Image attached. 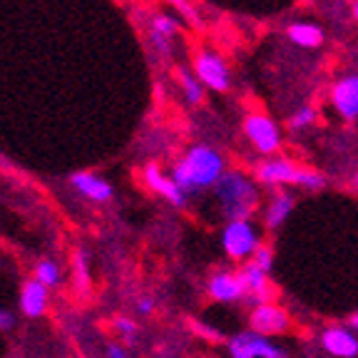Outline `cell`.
Listing matches in <instances>:
<instances>
[{
    "instance_id": "1",
    "label": "cell",
    "mask_w": 358,
    "mask_h": 358,
    "mask_svg": "<svg viewBox=\"0 0 358 358\" xmlns=\"http://www.w3.org/2000/svg\"><path fill=\"white\" fill-rule=\"evenodd\" d=\"M224 172L227 162L222 152L209 145H194L172 169V179L185 194H194V192L214 189Z\"/></svg>"
},
{
    "instance_id": "2",
    "label": "cell",
    "mask_w": 358,
    "mask_h": 358,
    "mask_svg": "<svg viewBox=\"0 0 358 358\" xmlns=\"http://www.w3.org/2000/svg\"><path fill=\"white\" fill-rule=\"evenodd\" d=\"M219 201V212L234 222V219H252L259 207V182L246 177L244 172H227L214 187Z\"/></svg>"
},
{
    "instance_id": "3",
    "label": "cell",
    "mask_w": 358,
    "mask_h": 358,
    "mask_svg": "<svg viewBox=\"0 0 358 358\" xmlns=\"http://www.w3.org/2000/svg\"><path fill=\"white\" fill-rule=\"evenodd\" d=\"M254 179L264 187H289L296 185L303 189H321L326 187V177L313 169H303L291 164L289 159H266V162L257 164Z\"/></svg>"
},
{
    "instance_id": "4",
    "label": "cell",
    "mask_w": 358,
    "mask_h": 358,
    "mask_svg": "<svg viewBox=\"0 0 358 358\" xmlns=\"http://www.w3.org/2000/svg\"><path fill=\"white\" fill-rule=\"evenodd\" d=\"M262 246V229L252 219H234L222 229V249L231 262H249Z\"/></svg>"
},
{
    "instance_id": "5",
    "label": "cell",
    "mask_w": 358,
    "mask_h": 358,
    "mask_svg": "<svg viewBox=\"0 0 358 358\" xmlns=\"http://www.w3.org/2000/svg\"><path fill=\"white\" fill-rule=\"evenodd\" d=\"M244 134L246 140L257 147V152L262 155H276L281 147V129L279 124L274 122L271 117L262 115V112H252L246 115L244 120Z\"/></svg>"
},
{
    "instance_id": "6",
    "label": "cell",
    "mask_w": 358,
    "mask_h": 358,
    "mask_svg": "<svg viewBox=\"0 0 358 358\" xmlns=\"http://www.w3.org/2000/svg\"><path fill=\"white\" fill-rule=\"evenodd\" d=\"M194 75L207 90L214 92H227L231 85L229 67L224 62V57L214 50H199L194 55Z\"/></svg>"
},
{
    "instance_id": "7",
    "label": "cell",
    "mask_w": 358,
    "mask_h": 358,
    "mask_svg": "<svg viewBox=\"0 0 358 358\" xmlns=\"http://www.w3.org/2000/svg\"><path fill=\"white\" fill-rule=\"evenodd\" d=\"M231 358H286V351L257 331H244L229 341Z\"/></svg>"
},
{
    "instance_id": "8",
    "label": "cell",
    "mask_w": 358,
    "mask_h": 358,
    "mask_svg": "<svg viewBox=\"0 0 358 358\" xmlns=\"http://www.w3.org/2000/svg\"><path fill=\"white\" fill-rule=\"evenodd\" d=\"M249 324H252V331H257V334H262V336H281L289 331L291 316L286 308L276 306V303H271V301H264L254 306Z\"/></svg>"
},
{
    "instance_id": "9",
    "label": "cell",
    "mask_w": 358,
    "mask_h": 358,
    "mask_svg": "<svg viewBox=\"0 0 358 358\" xmlns=\"http://www.w3.org/2000/svg\"><path fill=\"white\" fill-rule=\"evenodd\" d=\"M329 97H331L334 110L338 112L343 120H348V122L358 120V73L341 75V78L331 85Z\"/></svg>"
},
{
    "instance_id": "10",
    "label": "cell",
    "mask_w": 358,
    "mask_h": 358,
    "mask_svg": "<svg viewBox=\"0 0 358 358\" xmlns=\"http://www.w3.org/2000/svg\"><path fill=\"white\" fill-rule=\"evenodd\" d=\"M209 299L219 303H236L241 299H246L244 284H241L236 271H217L209 279Z\"/></svg>"
},
{
    "instance_id": "11",
    "label": "cell",
    "mask_w": 358,
    "mask_h": 358,
    "mask_svg": "<svg viewBox=\"0 0 358 358\" xmlns=\"http://www.w3.org/2000/svg\"><path fill=\"white\" fill-rule=\"evenodd\" d=\"M145 182L152 192H157L159 196L174 204V207H185L187 204V194L182 192V187L172 179V174H164L157 164H147L145 167Z\"/></svg>"
},
{
    "instance_id": "12",
    "label": "cell",
    "mask_w": 358,
    "mask_h": 358,
    "mask_svg": "<svg viewBox=\"0 0 358 358\" xmlns=\"http://www.w3.org/2000/svg\"><path fill=\"white\" fill-rule=\"evenodd\" d=\"M321 346L334 358H356L358 356V338L351 329L331 326L321 334Z\"/></svg>"
},
{
    "instance_id": "13",
    "label": "cell",
    "mask_w": 358,
    "mask_h": 358,
    "mask_svg": "<svg viewBox=\"0 0 358 358\" xmlns=\"http://www.w3.org/2000/svg\"><path fill=\"white\" fill-rule=\"evenodd\" d=\"M244 284V291H246V299L254 303H264L268 301V271H264L257 262H244L241 268L236 271Z\"/></svg>"
},
{
    "instance_id": "14",
    "label": "cell",
    "mask_w": 358,
    "mask_h": 358,
    "mask_svg": "<svg viewBox=\"0 0 358 358\" xmlns=\"http://www.w3.org/2000/svg\"><path fill=\"white\" fill-rule=\"evenodd\" d=\"M70 185H73L83 196H87V199H92V201H100V204L110 201L112 194H115L110 182L97 177V174H92V172H75L73 177H70Z\"/></svg>"
},
{
    "instance_id": "15",
    "label": "cell",
    "mask_w": 358,
    "mask_h": 358,
    "mask_svg": "<svg viewBox=\"0 0 358 358\" xmlns=\"http://www.w3.org/2000/svg\"><path fill=\"white\" fill-rule=\"evenodd\" d=\"M294 207H296V201H294V196L289 192L286 189L274 192V194L268 196L266 209H264V227L268 231H276L279 227H284V222L291 217Z\"/></svg>"
},
{
    "instance_id": "16",
    "label": "cell",
    "mask_w": 358,
    "mask_h": 358,
    "mask_svg": "<svg viewBox=\"0 0 358 358\" xmlns=\"http://www.w3.org/2000/svg\"><path fill=\"white\" fill-rule=\"evenodd\" d=\"M48 308V286L38 279H28L20 289V311L28 319H40Z\"/></svg>"
},
{
    "instance_id": "17",
    "label": "cell",
    "mask_w": 358,
    "mask_h": 358,
    "mask_svg": "<svg viewBox=\"0 0 358 358\" xmlns=\"http://www.w3.org/2000/svg\"><path fill=\"white\" fill-rule=\"evenodd\" d=\"M177 17L172 15H155L150 22V38L152 45H155L157 50L162 52V55H169L172 52V38L177 35Z\"/></svg>"
},
{
    "instance_id": "18",
    "label": "cell",
    "mask_w": 358,
    "mask_h": 358,
    "mask_svg": "<svg viewBox=\"0 0 358 358\" xmlns=\"http://www.w3.org/2000/svg\"><path fill=\"white\" fill-rule=\"evenodd\" d=\"M286 38L296 45V48L316 50V48L324 45L326 35H324V30H321L319 25H313V22H291L289 28H286Z\"/></svg>"
},
{
    "instance_id": "19",
    "label": "cell",
    "mask_w": 358,
    "mask_h": 358,
    "mask_svg": "<svg viewBox=\"0 0 358 358\" xmlns=\"http://www.w3.org/2000/svg\"><path fill=\"white\" fill-rule=\"evenodd\" d=\"M174 78H177L179 87H182V95H185V100L189 102V105H201V102H204V90L207 87L199 83L196 75H192L185 67H177V70H174Z\"/></svg>"
},
{
    "instance_id": "20",
    "label": "cell",
    "mask_w": 358,
    "mask_h": 358,
    "mask_svg": "<svg viewBox=\"0 0 358 358\" xmlns=\"http://www.w3.org/2000/svg\"><path fill=\"white\" fill-rule=\"evenodd\" d=\"M33 279H38L40 284H45L48 289L60 284V266H57L52 259H40L35 264V271H33Z\"/></svg>"
},
{
    "instance_id": "21",
    "label": "cell",
    "mask_w": 358,
    "mask_h": 358,
    "mask_svg": "<svg viewBox=\"0 0 358 358\" xmlns=\"http://www.w3.org/2000/svg\"><path fill=\"white\" fill-rule=\"evenodd\" d=\"M313 122H316V107H313V105H301V107H296V110L291 112V117H289V127L294 129V132L311 127Z\"/></svg>"
},
{
    "instance_id": "22",
    "label": "cell",
    "mask_w": 358,
    "mask_h": 358,
    "mask_svg": "<svg viewBox=\"0 0 358 358\" xmlns=\"http://www.w3.org/2000/svg\"><path fill=\"white\" fill-rule=\"evenodd\" d=\"M252 262H257L259 266L264 268V271H271V266H274V249H271V246L264 244V241H262V246H259L257 252H254Z\"/></svg>"
},
{
    "instance_id": "23",
    "label": "cell",
    "mask_w": 358,
    "mask_h": 358,
    "mask_svg": "<svg viewBox=\"0 0 358 358\" xmlns=\"http://www.w3.org/2000/svg\"><path fill=\"white\" fill-rule=\"evenodd\" d=\"M73 266H75V276H78L80 286H87L90 284V271H87V254L85 252H78L73 259Z\"/></svg>"
},
{
    "instance_id": "24",
    "label": "cell",
    "mask_w": 358,
    "mask_h": 358,
    "mask_svg": "<svg viewBox=\"0 0 358 358\" xmlns=\"http://www.w3.org/2000/svg\"><path fill=\"white\" fill-rule=\"evenodd\" d=\"M169 6H174L179 10V15L185 17L187 22H192V25H199V15H196V10L194 8L187 3V0H167Z\"/></svg>"
},
{
    "instance_id": "25",
    "label": "cell",
    "mask_w": 358,
    "mask_h": 358,
    "mask_svg": "<svg viewBox=\"0 0 358 358\" xmlns=\"http://www.w3.org/2000/svg\"><path fill=\"white\" fill-rule=\"evenodd\" d=\"M115 329H117L124 338H134V336H137V324H134L132 319H127V316H117V319H115Z\"/></svg>"
},
{
    "instance_id": "26",
    "label": "cell",
    "mask_w": 358,
    "mask_h": 358,
    "mask_svg": "<svg viewBox=\"0 0 358 358\" xmlns=\"http://www.w3.org/2000/svg\"><path fill=\"white\" fill-rule=\"evenodd\" d=\"M13 326H15V316L10 311H6V308H0V331H8Z\"/></svg>"
},
{
    "instance_id": "27",
    "label": "cell",
    "mask_w": 358,
    "mask_h": 358,
    "mask_svg": "<svg viewBox=\"0 0 358 358\" xmlns=\"http://www.w3.org/2000/svg\"><path fill=\"white\" fill-rule=\"evenodd\" d=\"M137 311H140L142 316H150V313L155 311V301H152L150 296L140 299V301H137Z\"/></svg>"
},
{
    "instance_id": "28",
    "label": "cell",
    "mask_w": 358,
    "mask_h": 358,
    "mask_svg": "<svg viewBox=\"0 0 358 358\" xmlns=\"http://www.w3.org/2000/svg\"><path fill=\"white\" fill-rule=\"evenodd\" d=\"M107 358H127V351L122 346H117V343H110L107 346Z\"/></svg>"
},
{
    "instance_id": "29",
    "label": "cell",
    "mask_w": 358,
    "mask_h": 358,
    "mask_svg": "<svg viewBox=\"0 0 358 358\" xmlns=\"http://www.w3.org/2000/svg\"><path fill=\"white\" fill-rule=\"evenodd\" d=\"M351 13H353V17L358 20V0H353V6H351Z\"/></svg>"
},
{
    "instance_id": "30",
    "label": "cell",
    "mask_w": 358,
    "mask_h": 358,
    "mask_svg": "<svg viewBox=\"0 0 358 358\" xmlns=\"http://www.w3.org/2000/svg\"><path fill=\"white\" fill-rule=\"evenodd\" d=\"M351 326H353V329L358 331V311H356V313H353V316H351Z\"/></svg>"
},
{
    "instance_id": "31",
    "label": "cell",
    "mask_w": 358,
    "mask_h": 358,
    "mask_svg": "<svg viewBox=\"0 0 358 358\" xmlns=\"http://www.w3.org/2000/svg\"><path fill=\"white\" fill-rule=\"evenodd\" d=\"M356 185H358V174H356Z\"/></svg>"
}]
</instances>
